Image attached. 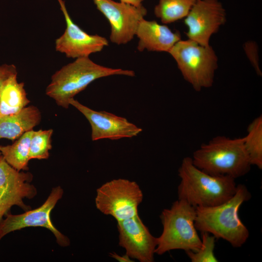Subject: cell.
Listing matches in <instances>:
<instances>
[{"label": "cell", "instance_id": "1", "mask_svg": "<svg viewBox=\"0 0 262 262\" xmlns=\"http://www.w3.org/2000/svg\"><path fill=\"white\" fill-rule=\"evenodd\" d=\"M251 198L247 187L239 184L235 194L228 201L215 206L196 207V229L208 232L216 239H222L233 247H241L248 239L249 231L238 212L242 204Z\"/></svg>", "mask_w": 262, "mask_h": 262}, {"label": "cell", "instance_id": "2", "mask_svg": "<svg viewBox=\"0 0 262 262\" xmlns=\"http://www.w3.org/2000/svg\"><path fill=\"white\" fill-rule=\"evenodd\" d=\"M178 199L195 207H212L229 199L237 189L234 179L209 174L196 166L191 157L183 159L178 169Z\"/></svg>", "mask_w": 262, "mask_h": 262}, {"label": "cell", "instance_id": "3", "mask_svg": "<svg viewBox=\"0 0 262 262\" xmlns=\"http://www.w3.org/2000/svg\"><path fill=\"white\" fill-rule=\"evenodd\" d=\"M191 158L196 166L209 174L234 179L248 173L252 165L243 137L216 136L202 144Z\"/></svg>", "mask_w": 262, "mask_h": 262}, {"label": "cell", "instance_id": "4", "mask_svg": "<svg viewBox=\"0 0 262 262\" xmlns=\"http://www.w3.org/2000/svg\"><path fill=\"white\" fill-rule=\"evenodd\" d=\"M116 75L133 77L135 73L132 70L98 65L89 57L78 58L52 76L46 94L53 98L58 105L67 109L70 105L69 100L91 82L99 78Z\"/></svg>", "mask_w": 262, "mask_h": 262}, {"label": "cell", "instance_id": "5", "mask_svg": "<svg viewBox=\"0 0 262 262\" xmlns=\"http://www.w3.org/2000/svg\"><path fill=\"white\" fill-rule=\"evenodd\" d=\"M196 216V207L181 199L164 209L160 215L163 231L157 237L155 254L162 255L176 249L198 250L201 240L195 226Z\"/></svg>", "mask_w": 262, "mask_h": 262}, {"label": "cell", "instance_id": "6", "mask_svg": "<svg viewBox=\"0 0 262 262\" xmlns=\"http://www.w3.org/2000/svg\"><path fill=\"white\" fill-rule=\"evenodd\" d=\"M168 53L176 61L184 79L196 91L213 86L218 57L212 46H203L188 39L180 40Z\"/></svg>", "mask_w": 262, "mask_h": 262}, {"label": "cell", "instance_id": "7", "mask_svg": "<svg viewBox=\"0 0 262 262\" xmlns=\"http://www.w3.org/2000/svg\"><path fill=\"white\" fill-rule=\"evenodd\" d=\"M143 199V192L136 182L117 179L97 189L95 204L103 214L119 221L138 214V208Z\"/></svg>", "mask_w": 262, "mask_h": 262}, {"label": "cell", "instance_id": "8", "mask_svg": "<svg viewBox=\"0 0 262 262\" xmlns=\"http://www.w3.org/2000/svg\"><path fill=\"white\" fill-rule=\"evenodd\" d=\"M93 0L110 24L111 41L117 45L127 44L133 39L140 21L147 13L142 4L135 6L113 0Z\"/></svg>", "mask_w": 262, "mask_h": 262}, {"label": "cell", "instance_id": "9", "mask_svg": "<svg viewBox=\"0 0 262 262\" xmlns=\"http://www.w3.org/2000/svg\"><path fill=\"white\" fill-rule=\"evenodd\" d=\"M63 192L60 186L54 187L46 200L39 207L26 211L20 214L7 213L5 216V218L0 223V235L1 237L12 231L24 228L41 227L52 232L59 245L62 246H68L70 244L69 238L54 226L50 218V212L62 197Z\"/></svg>", "mask_w": 262, "mask_h": 262}, {"label": "cell", "instance_id": "10", "mask_svg": "<svg viewBox=\"0 0 262 262\" xmlns=\"http://www.w3.org/2000/svg\"><path fill=\"white\" fill-rule=\"evenodd\" d=\"M31 173L17 171L0 156V223L11 207L17 206L25 211L31 209L23 202V199L33 198L37 190L30 182Z\"/></svg>", "mask_w": 262, "mask_h": 262}, {"label": "cell", "instance_id": "11", "mask_svg": "<svg viewBox=\"0 0 262 262\" xmlns=\"http://www.w3.org/2000/svg\"><path fill=\"white\" fill-rule=\"evenodd\" d=\"M226 22V11L218 0H199L185 17L188 39L203 46L210 45L213 34Z\"/></svg>", "mask_w": 262, "mask_h": 262}, {"label": "cell", "instance_id": "12", "mask_svg": "<svg viewBox=\"0 0 262 262\" xmlns=\"http://www.w3.org/2000/svg\"><path fill=\"white\" fill-rule=\"evenodd\" d=\"M88 120L91 127V139L118 140L131 138L142 131V129L130 122L126 118L106 111H96L82 105L74 98L69 101Z\"/></svg>", "mask_w": 262, "mask_h": 262}, {"label": "cell", "instance_id": "13", "mask_svg": "<svg viewBox=\"0 0 262 262\" xmlns=\"http://www.w3.org/2000/svg\"><path fill=\"white\" fill-rule=\"evenodd\" d=\"M118 244L131 259L140 262L154 261L157 237L153 236L138 214L117 221Z\"/></svg>", "mask_w": 262, "mask_h": 262}, {"label": "cell", "instance_id": "14", "mask_svg": "<svg viewBox=\"0 0 262 262\" xmlns=\"http://www.w3.org/2000/svg\"><path fill=\"white\" fill-rule=\"evenodd\" d=\"M64 16L66 28L64 33L55 41L56 50L65 53L68 58L88 57L100 51L108 45V41L98 34H89L71 18L63 0H58Z\"/></svg>", "mask_w": 262, "mask_h": 262}, {"label": "cell", "instance_id": "15", "mask_svg": "<svg viewBox=\"0 0 262 262\" xmlns=\"http://www.w3.org/2000/svg\"><path fill=\"white\" fill-rule=\"evenodd\" d=\"M135 35L139 39L137 49L140 51L147 49L168 52L181 40L179 32H173L166 25L144 18L140 21Z\"/></svg>", "mask_w": 262, "mask_h": 262}, {"label": "cell", "instance_id": "16", "mask_svg": "<svg viewBox=\"0 0 262 262\" xmlns=\"http://www.w3.org/2000/svg\"><path fill=\"white\" fill-rule=\"evenodd\" d=\"M41 120L37 107L30 105L19 112L0 117V139L6 138L14 141L24 133L33 130Z\"/></svg>", "mask_w": 262, "mask_h": 262}, {"label": "cell", "instance_id": "17", "mask_svg": "<svg viewBox=\"0 0 262 262\" xmlns=\"http://www.w3.org/2000/svg\"><path fill=\"white\" fill-rule=\"evenodd\" d=\"M17 75L10 76L0 88V117L16 114L30 102L24 83L18 82Z\"/></svg>", "mask_w": 262, "mask_h": 262}, {"label": "cell", "instance_id": "18", "mask_svg": "<svg viewBox=\"0 0 262 262\" xmlns=\"http://www.w3.org/2000/svg\"><path fill=\"white\" fill-rule=\"evenodd\" d=\"M33 131L24 133L12 145L0 146V151L5 160L17 171L29 169L30 146Z\"/></svg>", "mask_w": 262, "mask_h": 262}, {"label": "cell", "instance_id": "19", "mask_svg": "<svg viewBox=\"0 0 262 262\" xmlns=\"http://www.w3.org/2000/svg\"><path fill=\"white\" fill-rule=\"evenodd\" d=\"M199 0H159L154 14L164 24H169L185 18Z\"/></svg>", "mask_w": 262, "mask_h": 262}, {"label": "cell", "instance_id": "20", "mask_svg": "<svg viewBox=\"0 0 262 262\" xmlns=\"http://www.w3.org/2000/svg\"><path fill=\"white\" fill-rule=\"evenodd\" d=\"M245 149L252 165L262 169V116L255 118L248 125L246 135L243 137Z\"/></svg>", "mask_w": 262, "mask_h": 262}, {"label": "cell", "instance_id": "21", "mask_svg": "<svg viewBox=\"0 0 262 262\" xmlns=\"http://www.w3.org/2000/svg\"><path fill=\"white\" fill-rule=\"evenodd\" d=\"M53 130L33 131L31 140L29 159H47L51 149Z\"/></svg>", "mask_w": 262, "mask_h": 262}, {"label": "cell", "instance_id": "22", "mask_svg": "<svg viewBox=\"0 0 262 262\" xmlns=\"http://www.w3.org/2000/svg\"><path fill=\"white\" fill-rule=\"evenodd\" d=\"M201 233V246L196 251H187L186 254L192 262H217L214 250L215 239L214 236L207 232Z\"/></svg>", "mask_w": 262, "mask_h": 262}, {"label": "cell", "instance_id": "23", "mask_svg": "<svg viewBox=\"0 0 262 262\" xmlns=\"http://www.w3.org/2000/svg\"><path fill=\"white\" fill-rule=\"evenodd\" d=\"M244 49L256 73L258 75L262 76V73L259 62L258 47L256 42L254 41H248L245 42L244 45Z\"/></svg>", "mask_w": 262, "mask_h": 262}, {"label": "cell", "instance_id": "24", "mask_svg": "<svg viewBox=\"0 0 262 262\" xmlns=\"http://www.w3.org/2000/svg\"><path fill=\"white\" fill-rule=\"evenodd\" d=\"M17 74L16 66L13 64L0 65V88L3 82L11 75Z\"/></svg>", "mask_w": 262, "mask_h": 262}, {"label": "cell", "instance_id": "25", "mask_svg": "<svg viewBox=\"0 0 262 262\" xmlns=\"http://www.w3.org/2000/svg\"><path fill=\"white\" fill-rule=\"evenodd\" d=\"M110 256L114 259L120 262H134L132 261L131 259L129 257L127 254L124 255H119L115 252H112L110 253Z\"/></svg>", "mask_w": 262, "mask_h": 262}, {"label": "cell", "instance_id": "26", "mask_svg": "<svg viewBox=\"0 0 262 262\" xmlns=\"http://www.w3.org/2000/svg\"><path fill=\"white\" fill-rule=\"evenodd\" d=\"M120 2L131 4L135 6H139L142 5L143 0H120Z\"/></svg>", "mask_w": 262, "mask_h": 262}, {"label": "cell", "instance_id": "27", "mask_svg": "<svg viewBox=\"0 0 262 262\" xmlns=\"http://www.w3.org/2000/svg\"><path fill=\"white\" fill-rule=\"evenodd\" d=\"M1 152L0 151V156H1Z\"/></svg>", "mask_w": 262, "mask_h": 262}, {"label": "cell", "instance_id": "28", "mask_svg": "<svg viewBox=\"0 0 262 262\" xmlns=\"http://www.w3.org/2000/svg\"><path fill=\"white\" fill-rule=\"evenodd\" d=\"M2 238L1 236L0 235V240Z\"/></svg>", "mask_w": 262, "mask_h": 262}]
</instances>
